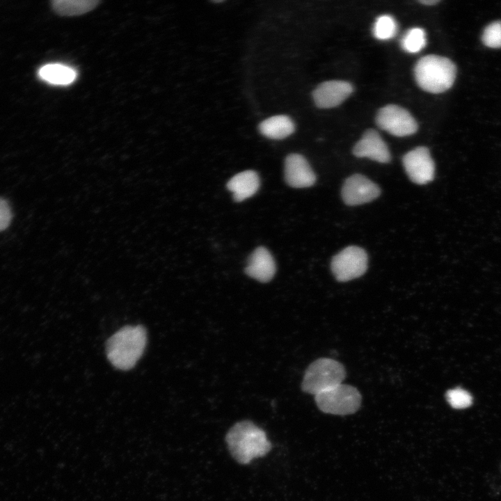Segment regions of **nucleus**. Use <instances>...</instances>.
<instances>
[{
    "mask_svg": "<svg viewBox=\"0 0 501 501\" xmlns=\"http://www.w3.org/2000/svg\"><path fill=\"white\" fill-rule=\"evenodd\" d=\"M147 342V333L141 325L126 326L111 335L106 344L108 360L121 370L132 368L142 356Z\"/></svg>",
    "mask_w": 501,
    "mask_h": 501,
    "instance_id": "nucleus-1",
    "label": "nucleus"
},
{
    "mask_svg": "<svg viewBox=\"0 0 501 501\" xmlns=\"http://www.w3.org/2000/svg\"><path fill=\"white\" fill-rule=\"evenodd\" d=\"M225 441L231 455L241 464H248L271 449L264 431L249 420L233 425L226 434Z\"/></svg>",
    "mask_w": 501,
    "mask_h": 501,
    "instance_id": "nucleus-2",
    "label": "nucleus"
},
{
    "mask_svg": "<svg viewBox=\"0 0 501 501\" xmlns=\"http://www.w3.org/2000/svg\"><path fill=\"white\" fill-rule=\"evenodd\" d=\"M456 68L449 58L435 54L420 58L414 67L418 86L430 93H441L450 89L456 79Z\"/></svg>",
    "mask_w": 501,
    "mask_h": 501,
    "instance_id": "nucleus-3",
    "label": "nucleus"
},
{
    "mask_svg": "<svg viewBox=\"0 0 501 501\" xmlns=\"http://www.w3.org/2000/svg\"><path fill=\"white\" fill-rule=\"evenodd\" d=\"M346 373L339 362L326 358H319L307 368L301 388L303 391L316 395L342 383Z\"/></svg>",
    "mask_w": 501,
    "mask_h": 501,
    "instance_id": "nucleus-4",
    "label": "nucleus"
},
{
    "mask_svg": "<svg viewBox=\"0 0 501 501\" xmlns=\"http://www.w3.org/2000/svg\"><path fill=\"white\" fill-rule=\"evenodd\" d=\"M315 399L321 411L335 415L353 413L361 403L358 390L342 383L315 395Z\"/></svg>",
    "mask_w": 501,
    "mask_h": 501,
    "instance_id": "nucleus-5",
    "label": "nucleus"
},
{
    "mask_svg": "<svg viewBox=\"0 0 501 501\" xmlns=\"http://www.w3.org/2000/svg\"><path fill=\"white\" fill-rule=\"evenodd\" d=\"M375 120L379 128L398 137L413 135L418 129V123L410 112L396 104L381 108Z\"/></svg>",
    "mask_w": 501,
    "mask_h": 501,
    "instance_id": "nucleus-6",
    "label": "nucleus"
},
{
    "mask_svg": "<svg viewBox=\"0 0 501 501\" xmlns=\"http://www.w3.org/2000/svg\"><path fill=\"white\" fill-rule=\"evenodd\" d=\"M331 267L338 281L347 282L365 273L367 269V255L365 250L358 246H348L333 257Z\"/></svg>",
    "mask_w": 501,
    "mask_h": 501,
    "instance_id": "nucleus-7",
    "label": "nucleus"
},
{
    "mask_svg": "<svg viewBox=\"0 0 501 501\" xmlns=\"http://www.w3.org/2000/svg\"><path fill=\"white\" fill-rule=\"evenodd\" d=\"M402 164L410 180L418 184H425L434 177L435 164L429 150L418 146L406 153Z\"/></svg>",
    "mask_w": 501,
    "mask_h": 501,
    "instance_id": "nucleus-8",
    "label": "nucleus"
},
{
    "mask_svg": "<svg viewBox=\"0 0 501 501\" xmlns=\"http://www.w3.org/2000/svg\"><path fill=\"white\" fill-rule=\"evenodd\" d=\"M380 189L367 177L355 174L348 177L342 188V198L347 205L365 204L378 198Z\"/></svg>",
    "mask_w": 501,
    "mask_h": 501,
    "instance_id": "nucleus-9",
    "label": "nucleus"
},
{
    "mask_svg": "<svg viewBox=\"0 0 501 501\" xmlns=\"http://www.w3.org/2000/svg\"><path fill=\"white\" fill-rule=\"evenodd\" d=\"M353 91V87L350 82L331 80L318 85L312 92V97L318 108L331 109L341 104Z\"/></svg>",
    "mask_w": 501,
    "mask_h": 501,
    "instance_id": "nucleus-10",
    "label": "nucleus"
},
{
    "mask_svg": "<svg viewBox=\"0 0 501 501\" xmlns=\"http://www.w3.org/2000/svg\"><path fill=\"white\" fill-rule=\"evenodd\" d=\"M353 154L360 158L365 157L379 163H388L391 154L381 135L374 129H367L353 148Z\"/></svg>",
    "mask_w": 501,
    "mask_h": 501,
    "instance_id": "nucleus-11",
    "label": "nucleus"
},
{
    "mask_svg": "<svg viewBox=\"0 0 501 501\" xmlns=\"http://www.w3.org/2000/svg\"><path fill=\"white\" fill-rule=\"evenodd\" d=\"M285 180L293 188H305L312 186L316 175L305 157L292 153L285 160Z\"/></svg>",
    "mask_w": 501,
    "mask_h": 501,
    "instance_id": "nucleus-12",
    "label": "nucleus"
},
{
    "mask_svg": "<svg viewBox=\"0 0 501 501\" xmlns=\"http://www.w3.org/2000/svg\"><path fill=\"white\" fill-rule=\"evenodd\" d=\"M276 270V263L270 252L260 246L250 255L245 273L259 282L268 283L274 276Z\"/></svg>",
    "mask_w": 501,
    "mask_h": 501,
    "instance_id": "nucleus-13",
    "label": "nucleus"
},
{
    "mask_svg": "<svg viewBox=\"0 0 501 501\" xmlns=\"http://www.w3.org/2000/svg\"><path fill=\"white\" fill-rule=\"evenodd\" d=\"M257 173L251 170L242 171L233 176L228 182L227 187L233 194L237 202H241L253 196L260 186Z\"/></svg>",
    "mask_w": 501,
    "mask_h": 501,
    "instance_id": "nucleus-14",
    "label": "nucleus"
},
{
    "mask_svg": "<svg viewBox=\"0 0 501 501\" xmlns=\"http://www.w3.org/2000/svg\"><path fill=\"white\" fill-rule=\"evenodd\" d=\"M258 129L267 138L280 140L290 136L294 132L295 126L287 116L278 115L261 122Z\"/></svg>",
    "mask_w": 501,
    "mask_h": 501,
    "instance_id": "nucleus-15",
    "label": "nucleus"
},
{
    "mask_svg": "<svg viewBox=\"0 0 501 501\" xmlns=\"http://www.w3.org/2000/svg\"><path fill=\"white\" fill-rule=\"evenodd\" d=\"M100 1L98 0H54L51 7L61 16H79L94 10Z\"/></svg>",
    "mask_w": 501,
    "mask_h": 501,
    "instance_id": "nucleus-16",
    "label": "nucleus"
},
{
    "mask_svg": "<svg viewBox=\"0 0 501 501\" xmlns=\"http://www.w3.org/2000/svg\"><path fill=\"white\" fill-rule=\"evenodd\" d=\"M38 74L44 81L54 85L70 84L77 77V73L72 68L58 63L42 66L39 70Z\"/></svg>",
    "mask_w": 501,
    "mask_h": 501,
    "instance_id": "nucleus-17",
    "label": "nucleus"
},
{
    "mask_svg": "<svg viewBox=\"0 0 501 501\" xmlns=\"http://www.w3.org/2000/svg\"><path fill=\"white\" fill-rule=\"evenodd\" d=\"M427 44L424 30L420 27H414L408 30L402 36L400 45L402 49L410 54L420 52Z\"/></svg>",
    "mask_w": 501,
    "mask_h": 501,
    "instance_id": "nucleus-18",
    "label": "nucleus"
},
{
    "mask_svg": "<svg viewBox=\"0 0 501 501\" xmlns=\"http://www.w3.org/2000/svg\"><path fill=\"white\" fill-rule=\"evenodd\" d=\"M397 29V22L392 16L382 15L375 20L372 33L376 39L387 40L395 36Z\"/></svg>",
    "mask_w": 501,
    "mask_h": 501,
    "instance_id": "nucleus-19",
    "label": "nucleus"
},
{
    "mask_svg": "<svg viewBox=\"0 0 501 501\" xmlns=\"http://www.w3.org/2000/svg\"><path fill=\"white\" fill-rule=\"evenodd\" d=\"M482 41L488 47L501 48V22L495 21L484 29L482 35Z\"/></svg>",
    "mask_w": 501,
    "mask_h": 501,
    "instance_id": "nucleus-20",
    "label": "nucleus"
},
{
    "mask_svg": "<svg viewBox=\"0 0 501 501\" xmlns=\"http://www.w3.org/2000/svg\"><path fill=\"white\" fill-rule=\"evenodd\" d=\"M446 399L450 406L456 409L467 408L472 403L471 395L461 388L448 390L446 392Z\"/></svg>",
    "mask_w": 501,
    "mask_h": 501,
    "instance_id": "nucleus-21",
    "label": "nucleus"
},
{
    "mask_svg": "<svg viewBox=\"0 0 501 501\" xmlns=\"http://www.w3.org/2000/svg\"><path fill=\"white\" fill-rule=\"evenodd\" d=\"M12 212L8 202L0 197V231L6 229L10 223Z\"/></svg>",
    "mask_w": 501,
    "mask_h": 501,
    "instance_id": "nucleus-22",
    "label": "nucleus"
},
{
    "mask_svg": "<svg viewBox=\"0 0 501 501\" xmlns=\"http://www.w3.org/2000/svg\"><path fill=\"white\" fill-rule=\"evenodd\" d=\"M419 3L426 6H433L440 2L439 0H421Z\"/></svg>",
    "mask_w": 501,
    "mask_h": 501,
    "instance_id": "nucleus-23",
    "label": "nucleus"
},
{
    "mask_svg": "<svg viewBox=\"0 0 501 501\" xmlns=\"http://www.w3.org/2000/svg\"><path fill=\"white\" fill-rule=\"evenodd\" d=\"M224 1H213L214 3H222Z\"/></svg>",
    "mask_w": 501,
    "mask_h": 501,
    "instance_id": "nucleus-24",
    "label": "nucleus"
}]
</instances>
